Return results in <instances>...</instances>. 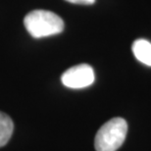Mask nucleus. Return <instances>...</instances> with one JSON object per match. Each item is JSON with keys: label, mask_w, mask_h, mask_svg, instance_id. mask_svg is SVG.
I'll return each mask as SVG.
<instances>
[{"label": "nucleus", "mask_w": 151, "mask_h": 151, "mask_svg": "<svg viewBox=\"0 0 151 151\" xmlns=\"http://www.w3.org/2000/svg\"><path fill=\"white\" fill-rule=\"evenodd\" d=\"M27 31L35 38L58 35L64 29V21L58 15L46 10H35L24 19Z\"/></svg>", "instance_id": "f257e3e1"}, {"label": "nucleus", "mask_w": 151, "mask_h": 151, "mask_svg": "<svg viewBox=\"0 0 151 151\" xmlns=\"http://www.w3.org/2000/svg\"><path fill=\"white\" fill-rule=\"evenodd\" d=\"M128 134V124L123 118L116 117L98 129L94 138L96 151H116L122 146Z\"/></svg>", "instance_id": "f03ea898"}, {"label": "nucleus", "mask_w": 151, "mask_h": 151, "mask_svg": "<svg viewBox=\"0 0 151 151\" xmlns=\"http://www.w3.org/2000/svg\"><path fill=\"white\" fill-rule=\"evenodd\" d=\"M95 76L93 69L87 64H80L68 69L62 75V83L69 88H84L94 83Z\"/></svg>", "instance_id": "7ed1b4c3"}, {"label": "nucleus", "mask_w": 151, "mask_h": 151, "mask_svg": "<svg viewBox=\"0 0 151 151\" xmlns=\"http://www.w3.org/2000/svg\"><path fill=\"white\" fill-rule=\"evenodd\" d=\"M132 52L138 61L151 67V43L143 38L132 43Z\"/></svg>", "instance_id": "20e7f679"}, {"label": "nucleus", "mask_w": 151, "mask_h": 151, "mask_svg": "<svg viewBox=\"0 0 151 151\" xmlns=\"http://www.w3.org/2000/svg\"><path fill=\"white\" fill-rule=\"evenodd\" d=\"M14 131L13 121L8 115L0 112V147L6 145Z\"/></svg>", "instance_id": "39448f33"}, {"label": "nucleus", "mask_w": 151, "mask_h": 151, "mask_svg": "<svg viewBox=\"0 0 151 151\" xmlns=\"http://www.w3.org/2000/svg\"><path fill=\"white\" fill-rule=\"evenodd\" d=\"M68 2L74 3V4H81V5H91L95 2V0H66Z\"/></svg>", "instance_id": "423d86ee"}]
</instances>
